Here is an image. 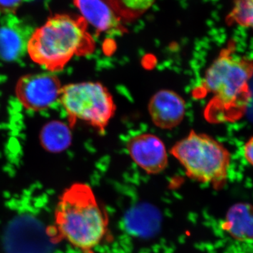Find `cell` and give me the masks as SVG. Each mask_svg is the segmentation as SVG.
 <instances>
[{"label":"cell","instance_id":"6da1fadb","mask_svg":"<svg viewBox=\"0 0 253 253\" xmlns=\"http://www.w3.org/2000/svg\"><path fill=\"white\" fill-rule=\"evenodd\" d=\"M253 76L252 60L236 54L231 45L221 51L208 68L196 94L212 95L205 111L210 122H234L244 116L251 100Z\"/></svg>","mask_w":253,"mask_h":253},{"label":"cell","instance_id":"7a4b0ae2","mask_svg":"<svg viewBox=\"0 0 253 253\" xmlns=\"http://www.w3.org/2000/svg\"><path fill=\"white\" fill-rule=\"evenodd\" d=\"M54 216L58 236L83 253H94L109 229L107 213L84 183H76L63 191Z\"/></svg>","mask_w":253,"mask_h":253},{"label":"cell","instance_id":"3957f363","mask_svg":"<svg viewBox=\"0 0 253 253\" xmlns=\"http://www.w3.org/2000/svg\"><path fill=\"white\" fill-rule=\"evenodd\" d=\"M96 43L81 16L57 14L32 33L27 52L50 73L62 71L74 56L92 54Z\"/></svg>","mask_w":253,"mask_h":253},{"label":"cell","instance_id":"277c9868","mask_svg":"<svg viewBox=\"0 0 253 253\" xmlns=\"http://www.w3.org/2000/svg\"><path fill=\"white\" fill-rule=\"evenodd\" d=\"M170 153L180 163L190 179L210 184L215 190L225 186L231 154L214 138L191 131L174 145Z\"/></svg>","mask_w":253,"mask_h":253},{"label":"cell","instance_id":"5b68a950","mask_svg":"<svg viewBox=\"0 0 253 253\" xmlns=\"http://www.w3.org/2000/svg\"><path fill=\"white\" fill-rule=\"evenodd\" d=\"M59 101L71 127L78 121L89 124L104 133L114 116L116 106L112 95L97 82H83L63 86Z\"/></svg>","mask_w":253,"mask_h":253},{"label":"cell","instance_id":"8992f818","mask_svg":"<svg viewBox=\"0 0 253 253\" xmlns=\"http://www.w3.org/2000/svg\"><path fill=\"white\" fill-rule=\"evenodd\" d=\"M62 87L59 78L52 73H34L18 80L16 94L26 109L40 111L59 101Z\"/></svg>","mask_w":253,"mask_h":253},{"label":"cell","instance_id":"52a82bcc","mask_svg":"<svg viewBox=\"0 0 253 253\" xmlns=\"http://www.w3.org/2000/svg\"><path fill=\"white\" fill-rule=\"evenodd\" d=\"M126 149L133 161L147 174H160L168 167L166 146L155 134L144 133L132 136Z\"/></svg>","mask_w":253,"mask_h":253},{"label":"cell","instance_id":"ba28073f","mask_svg":"<svg viewBox=\"0 0 253 253\" xmlns=\"http://www.w3.org/2000/svg\"><path fill=\"white\" fill-rule=\"evenodd\" d=\"M149 112L153 123L163 129L179 126L186 113L185 101L175 91L162 89L151 97Z\"/></svg>","mask_w":253,"mask_h":253},{"label":"cell","instance_id":"9c48e42d","mask_svg":"<svg viewBox=\"0 0 253 253\" xmlns=\"http://www.w3.org/2000/svg\"><path fill=\"white\" fill-rule=\"evenodd\" d=\"M6 17L0 23V59L9 62L16 61L27 51L32 34L14 15Z\"/></svg>","mask_w":253,"mask_h":253},{"label":"cell","instance_id":"30bf717a","mask_svg":"<svg viewBox=\"0 0 253 253\" xmlns=\"http://www.w3.org/2000/svg\"><path fill=\"white\" fill-rule=\"evenodd\" d=\"M81 16L98 31H121V20L105 0H73Z\"/></svg>","mask_w":253,"mask_h":253},{"label":"cell","instance_id":"8fae6325","mask_svg":"<svg viewBox=\"0 0 253 253\" xmlns=\"http://www.w3.org/2000/svg\"><path fill=\"white\" fill-rule=\"evenodd\" d=\"M222 228L236 241H252L253 205L249 203L233 205L226 212Z\"/></svg>","mask_w":253,"mask_h":253},{"label":"cell","instance_id":"7c38bea8","mask_svg":"<svg viewBox=\"0 0 253 253\" xmlns=\"http://www.w3.org/2000/svg\"><path fill=\"white\" fill-rule=\"evenodd\" d=\"M70 127L69 125L60 121L47 123L41 131V144L49 152H62L72 142V133Z\"/></svg>","mask_w":253,"mask_h":253},{"label":"cell","instance_id":"4fadbf2b","mask_svg":"<svg viewBox=\"0 0 253 253\" xmlns=\"http://www.w3.org/2000/svg\"><path fill=\"white\" fill-rule=\"evenodd\" d=\"M122 21H134L153 6L156 0H105Z\"/></svg>","mask_w":253,"mask_h":253},{"label":"cell","instance_id":"5bb4252c","mask_svg":"<svg viewBox=\"0 0 253 253\" xmlns=\"http://www.w3.org/2000/svg\"><path fill=\"white\" fill-rule=\"evenodd\" d=\"M227 24L253 28V0H235L226 18Z\"/></svg>","mask_w":253,"mask_h":253},{"label":"cell","instance_id":"9a60e30c","mask_svg":"<svg viewBox=\"0 0 253 253\" xmlns=\"http://www.w3.org/2000/svg\"><path fill=\"white\" fill-rule=\"evenodd\" d=\"M23 0H0V14L14 15L21 6Z\"/></svg>","mask_w":253,"mask_h":253},{"label":"cell","instance_id":"2e32d148","mask_svg":"<svg viewBox=\"0 0 253 253\" xmlns=\"http://www.w3.org/2000/svg\"><path fill=\"white\" fill-rule=\"evenodd\" d=\"M244 155L246 161L253 167V136L245 144Z\"/></svg>","mask_w":253,"mask_h":253}]
</instances>
